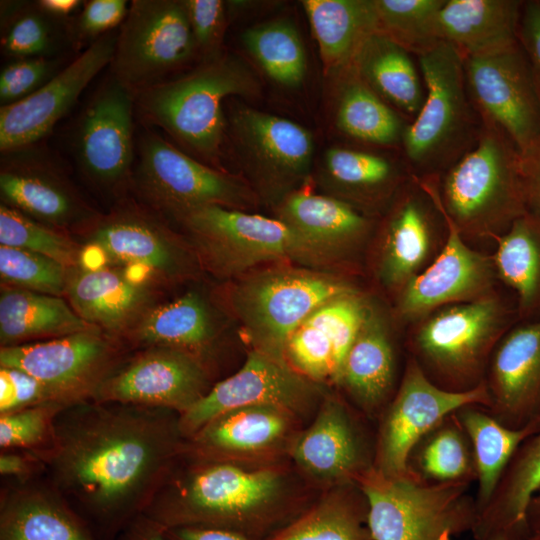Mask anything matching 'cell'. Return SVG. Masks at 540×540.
I'll return each instance as SVG.
<instances>
[{"label":"cell","instance_id":"obj_1","mask_svg":"<svg viewBox=\"0 0 540 540\" xmlns=\"http://www.w3.org/2000/svg\"><path fill=\"white\" fill-rule=\"evenodd\" d=\"M179 420L169 409L88 399L62 409L51 443L34 451L96 539L115 540L185 451Z\"/></svg>","mask_w":540,"mask_h":540},{"label":"cell","instance_id":"obj_2","mask_svg":"<svg viewBox=\"0 0 540 540\" xmlns=\"http://www.w3.org/2000/svg\"><path fill=\"white\" fill-rule=\"evenodd\" d=\"M276 464L246 465L186 450L142 514L165 528L209 527L265 540L305 508Z\"/></svg>","mask_w":540,"mask_h":540},{"label":"cell","instance_id":"obj_3","mask_svg":"<svg viewBox=\"0 0 540 540\" xmlns=\"http://www.w3.org/2000/svg\"><path fill=\"white\" fill-rule=\"evenodd\" d=\"M438 195L465 240H495L527 213L520 151L482 122L475 146L438 177Z\"/></svg>","mask_w":540,"mask_h":540},{"label":"cell","instance_id":"obj_4","mask_svg":"<svg viewBox=\"0 0 540 540\" xmlns=\"http://www.w3.org/2000/svg\"><path fill=\"white\" fill-rule=\"evenodd\" d=\"M257 87L254 74L241 59L221 53L187 74L137 94L135 111L182 147L215 162L226 130L224 101L253 94Z\"/></svg>","mask_w":540,"mask_h":540},{"label":"cell","instance_id":"obj_5","mask_svg":"<svg viewBox=\"0 0 540 540\" xmlns=\"http://www.w3.org/2000/svg\"><path fill=\"white\" fill-rule=\"evenodd\" d=\"M425 98L400 151L412 175L440 176L478 141L482 122L470 99L463 58L450 44L417 56Z\"/></svg>","mask_w":540,"mask_h":540},{"label":"cell","instance_id":"obj_6","mask_svg":"<svg viewBox=\"0 0 540 540\" xmlns=\"http://www.w3.org/2000/svg\"><path fill=\"white\" fill-rule=\"evenodd\" d=\"M510 319V310L495 292L441 307L413 323L409 357L438 387L458 393L473 390L484 383Z\"/></svg>","mask_w":540,"mask_h":540},{"label":"cell","instance_id":"obj_7","mask_svg":"<svg viewBox=\"0 0 540 540\" xmlns=\"http://www.w3.org/2000/svg\"><path fill=\"white\" fill-rule=\"evenodd\" d=\"M355 288L329 272L275 266L243 275L228 300L253 349L285 360L286 343L298 326L319 306Z\"/></svg>","mask_w":540,"mask_h":540},{"label":"cell","instance_id":"obj_8","mask_svg":"<svg viewBox=\"0 0 540 540\" xmlns=\"http://www.w3.org/2000/svg\"><path fill=\"white\" fill-rule=\"evenodd\" d=\"M356 484L368 503L373 540H450L473 528L472 483L429 484L408 472L387 476L373 467Z\"/></svg>","mask_w":540,"mask_h":540},{"label":"cell","instance_id":"obj_9","mask_svg":"<svg viewBox=\"0 0 540 540\" xmlns=\"http://www.w3.org/2000/svg\"><path fill=\"white\" fill-rule=\"evenodd\" d=\"M187 230L195 255L220 278H236L269 263L320 266L281 220L237 209L206 206L177 218Z\"/></svg>","mask_w":540,"mask_h":540},{"label":"cell","instance_id":"obj_10","mask_svg":"<svg viewBox=\"0 0 540 540\" xmlns=\"http://www.w3.org/2000/svg\"><path fill=\"white\" fill-rule=\"evenodd\" d=\"M131 188L155 211L174 218L206 206L236 209L249 200L235 178L188 155L146 126L136 131Z\"/></svg>","mask_w":540,"mask_h":540},{"label":"cell","instance_id":"obj_11","mask_svg":"<svg viewBox=\"0 0 540 540\" xmlns=\"http://www.w3.org/2000/svg\"><path fill=\"white\" fill-rule=\"evenodd\" d=\"M196 55L184 1L133 0L117 32L110 74L136 96L169 81Z\"/></svg>","mask_w":540,"mask_h":540},{"label":"cell","instance_id":"obj_12","mask_svg":"<svg viewBox=\"0 0 540 540\" xmlns=\"http://www.w3.org/2000/svg\"><path fill=\"white\" fill-rule=\"evenodd\" d=\"M135 96L111 74L79 114L71 152L82 176L98 191L120 198L131 187L136 161Z\"/></svg>","mask_w":540,"mask_h":540},{"label":"cell","instance_id":"obj_13","mask_svg":"<svg viewBox=\"0 0 540 540\" xmlns=\"http://www.w3.org/2000/svg\"><path fill=\"white\" fill-rule=\"evenodd\" d=\"M415 178L441 213L446 238L433 261L396 295L395 315L406 323L441 307L491 294L497 279L492 255L469 246L442 208L438 176Z\"/></svg>","mask_w":540,"mask_h":540},{"label":"cell","instance_id":"obj_14","mask_svg":"<svg viewBox=\"0 0 540 540\" xmlns=\"http://www.w3.org/2000/svg\"><path fill=\"white\" fill-rule=\"evenodd\" d=\"M120 338L99 329L1 347L0 366L20 369L50 387L66 405L92 399L126 358Z\"/></svg>","mask_w":540,"mask_h":540},{"label":"cell","instance_id":"obj_15","mask_svg":"<svg viewBox=\"0 0 540 540\" xmlns=\"http://www.w3.org/2000/svg\"><path fill=\"white\" fill-rule=\"evenodd\" d=\"M489 403L485 383L467 392L444 390L408 356L395 394L376 419L373 467L387 476L407 473L411 449L429 430L463 406Z\"/></svg>","mask_w":540,"mask_h":540},{"label":"cell","instance_id":"obj_16","mask_svg":"<svg viewBox=\"0 0 540 540\" xmlns=\"http://www.w3.org/2000/svg\"><path fill=\"white\" fill-rule=\"evenodd\" d=\"M212 387L205 357L173 347H148L126 357L92 399L164 408L181 415Z\"/></svg>","mask_w":540,"mask_h":540},{"label":"cell","instance_id":"obj_17","mask_svg":"<svg viewBox=\"0 0 540 540\" xmlns=\"http://www.w3.org/2000/svg\"><path fill=\"white\" fill-rule=\"evenodd\" d=\"M463 67L481 122L502 130L521 155L540 144V103L519 41L493 54L465 57Z\"/></svg>","mask_w":540,"mask_h":540},{"label":"cell","instance_id":"obj_18","mask_svg":"<svg viewBox=\"0 0 540 540\" xmlns=\"http://www.w3.org/2000/svg\"><path fill=\"white\" fill-rule=\"evenodd\" d=\"M324 397L321 384L301 375L285 360L252 349L235 374L214 384L180 415L179 426L188 439L220 414L251 405L278 406L301 419L318 408Z\"/></svg>","mask_w":540,"mask_h":540},{"label":"cell","instance_id":"obj_19","mask_svg":"<svg viewBox=\"0 0 540 540\" xmlns=\"http://www.w3.org/2000/svg\"><path fill=\"white\" fill-rule=\"evenodd\" d=\"M366 419L341 398L327 394L312 423L294 438L288 455L304 477L327 490L356 483L374 466L376 436Z\"/></svg>","mask_w":540,"mask_h":540},{"label":"cell","instance_id":"obj_20","mask_svg":"<svg viewBox=\"0 0 540 540\" xmlns=\"http://www.w3.org/2000/svg\"><path fill=\"white\" fill-rule=\"evenodd\" d=\"M90 246L109 264L140 267L152 280L174 282L196 269V255L156 217L136 205L119 203L85 230Z\"/></svg>","mask_w":540,"mask_h":540},{"label":"cell","instance_id":"obj_21","mask_svg":"<svg viewBox=\"0 0 540 540\" xmlns=\"http://www.w3.org/2000/svg\"><path fill=\"white\" fill-rule=\"evenodd\" d=\"M36 145L2 153L1 203L54 229L85 230L100 214L56 160Z\"/></svg>","mask_w":540,"mask_h":540},{"label":"cell","instance_id":"obj_22","mask_svg":"<svg viewBox=\"0 0 540 540\" xmlns=\"http://www.w3.org/2000/svg\"><path fill=\"white\" fill-rule=\"evenodd\" d=\"M116 37L109 32L92 41L33 94L0 108L1 153L36 145L52 132L89 83L110 65Z\"/></svg>","mask_w":540,"mask_h":540},{"label":"cell","instance_id":"obj_23","mask_svg":"<svg viewBox=\"0 0 540 540\" xmlns=\"http://www.w3.org/2000/svg\"><path fill=\"white\" fill-rule=\"evenodd\" d=\"M444 221L429 194L412 175L389 210L379 237L375 272L396 295L438 254Z\"/></svg>","mask_w":540,"mask_h":540},{"label":"cell","instance_id":"obj_24","mask_svg":"<svg viewBox=\"0 0 540 540\" xmlns=\"http://www.w3.org/2000/svg\"><path fill=\"white\" fill-rule=\"evenodd\" d=\"M300 418L273 405H251L215 417L187 439L186 450L246 465L274 464L288 454Z\"/></svg>","mask_w":540,"mask_h":540},{"label":"cell","instance_id":"obj_25","mask_svg":"<svg viewBox=\"0 0 540 540\" xmlns=\"http://www.w3.org/2000/svg\"><path fill=\"white\" fill-rule=\"evenodd\" d=\"M484 383L487 410L501 424L511 429L540 424V317L506 331L493 350Z\"/></svg>","mask_w":540,"mask_h":540},{"label":"cell","instance_id":"obj_26","mask_svg":"<svg viewBox=\"0 0 540 540\" xmlns=\"http://www.w3.org/2000/svg\"><path fill=\"white\" fill-rule=\"evenodd\" d=\"M370 300L355 288L319 306L288 339L285 361L316 383L337 384Z\"/></svg>","mask_w":540,"mask_h":540},{"label":"cell","instance_id":"obj_27","mask_svg":"<svg viewBox=\"0 0 540 540\" xmlns=\"http://www.w3.org/2000/svg\"><path fill=\"white\" fill-rule=\"evenodd\" d=\"M116 265L79 266L70 270L66 296L90 326L125 337L153 307L150 281L130 276Z\"/></svg>","mask_w":540,"mask_h":540},{"label":"cell","instance_id":"obj_28","mask_svg":"<svg viewBox=\"0 0 540 540\" xmlns=\"http://www.w3.org/2000/svg\"><path fill=\"white\" fill-rule=\"evenodd\" d=\"M397 367L396 345L389 320L371 299L337 385L345 391L354 408L369 419H377L400 383Z\"/></svg>","mask_w":540,"mask_h":540},{"label":"cell","instance_id":"obj_29","mask_svg":"<svg viewBox=\"0 0 540 540\" xmlns=\"http://www.w3.org/2000/svg\"><path fill=\"white\" fill-rule=\"evenodd\" d=\"M278 219L296 234L320 265L356 252L372 230L371 220L346 200L302 191L284 199Z\"/></svg>","mask_w":540,"mask_h":540},{"label":"cell","instance_id":"obj_30","mask_svg":"<svg viewBox=\"0 0 540 540\" xmlns=\"http://www.w3.org/2000/svg\"><path fill=\"white\" fill-rule=\"evenodd\" d=\"M0 540H97L84 520L42 475L5 480L0 496Z\"/></svg>","mask_w":540,"mask_h":540},{"label":"cell","instance_id":"obj_31","mask_svg":"<svg viewBox=\"0 0 540 540\" xmlns=\"http://www.w3.org/2000/svg\"><path fill=\"white\" fill-rule=\"evenodd\" d=\"M230 122L239 145L269 178L294 183L309 172L314 143L302 126L248 107L234 108Z\"/></svg>","mask_w":540,"mask_h":540},{"label":"cell","instance_id":"obj_32","mask_svg":"<svg viewBox=\"0 0 540 540\" xmlns=\"http://www.w3.org/2000/svg\"><path fill=\"white\" fill-rule=\"evenodd\" d=\"M540 488V425L517 448L491 499L477 514L474 540L530 539L526 511Z\"/></svg>","mask_w":540,"mask_h":540},{"label":"cell","instance_id":"obj_33","mask_svg":"<svg viewBox=\"0 0 540 540\" xmlns=\"http://www.w3.org/2000/svg\"><path fill=\"white\" fill-rule=\"evenodd\" d=\"M523 1L445 0L438 18L439 37L462 58L483 56L518 43Z\"/></svg>","mask_w":540,"mask_h":540},{"label":"cell","instance_id":"obj_34","mask_svg":"<svg viewBox=\"0 0 540 540\" xmlns=\"http://www.w3.org/2000/svg\"><path fill=\"white\" fill-rule=\"evenodd\" d=\"M359 77L409 123L420 111L425 87L414 55L376 32L360 48L352 64Z\"/></svg>","mask_w":540,"mask_h":540},{"label":"cell","instance_id":"obj_35","mask_svg":"<svg viewBox=\"0 0 540 540\" xmlns=\"http://www.w3.org/2000/svg\"><path fill=\"white\" fill-rule=\"evenodd\" d=\"M302 6L327 72L350 66L365 41L380 32L374 0H304Z\"/></svg>","mask_w":540,"mask_h":540},{"label":"cell","instance_id":"obj_36","mask_svg":"<svg viewBox=\"0 0 540 540\" xmlns=\"http://www.w3.org/2000/svg\"><path fill=\"white\" fill-rule=\"evenodd\" d=\"M217 333L211 307L198 292L192 291L153 306L125 338L140 349L173 347L205 357Z\"/></svg>","mask_w":540,"mask_h":540},{"label":"cell","instance_id":"obj_37","mask_svg":"<svg viewBox=\"0 0 540 540\" xmlns=\"http://www.w3.org/2000/svg\"><path fill=\"white\" fill-rule=\"evenodd\" d=\"M96 329L60 296L1 285V347L43 341Z\"/></svg>","mask_w":540,"mask_h":540},{"label":"cell","instance_id":"obj_38","mask_svg":"<svg viewBox=\"0 0 540 540\" xmlns=\"http://www.w3.org/2000/svg\"><path fill=\"white\" fill-rule=\"evenodd\" d=\"M326 169L335 185L355 203L379 207L393 202L412 174L405 161L345 147L326 152Z\"/></svg>","mask_w":540,"mask_h":540},{"label":"cell","instance_id":"obj_39","mask_svg":"<svg viewBox=\"0 0 540 540\" xmlns=\"http://www.w3.org/2000/svg\"><path fill=\"white\" fill-rule=\"evenodd\" d=\"M494 241L496 276L514 293L519 321L539 318L540 218L527 212Z\"/></svg>","mask_w":540,"mask_h":540},{"label":"cell","instance_id":"obj_40","mask_svg":"<svg viewBox=\"0 0 540 540\" xmlns=\"http://www.w3.org/2000/svg\"><path fill=\"white\" fill-rule=\"evenodd\" d=\"M265 540H373L366 497L356 483L330 488Z\"/></svg>","mask_w":540,"mask_h":540},{"label":"cell","instance_id":"obj_41","mask_svg":"<svg viewBox=\"0 0 540 540\" xmlns=\"http://www.w3.org/2000/svg\"><path fill=\"white\" fill-rule=\"evenodd\" d=\"M455 414L473 449L478 514L491 499L517 448L540 424L511 429L497 421L486 407L476 404L463 406Z\"/></svg>","mask_w":540,"mask_h":540},{"label":"cell","instance_id":"obj_42","mask_svg":"<svg viewBox=\"0 0 540 540\" xmlns=\"http://www.w3.org/2000/svg\"><path fill=\"white\" fill-rule=\"evenodd\" d=\"M341 73L344 78L336 110L339 130L362 143L400 150L409 122L383 101L359 77L352 65Z\"/></svg>","mask_w":540,"mask_h":540},{"label":"cell","instance_id":"obj_43","mask_svg":"<svg viewBox=\"0 0 540 540\" xmlns=\"http://www.w3.org/2000/svg\"><path fill=\"white\" fill-rule=\"evenodd\" d=\"M455 412L429 430L411 449L407 472L414 478L429 484L475 483L472 445Z\"/></svg>","mask_w":540,"mask_h":540},{"label":"cell","instance_id":"obj_44","mask_svg":"<svg viewBox=\"0 0 540 540\" xmlns=\"http://www.w3.org/2000/svg\"><path fill=\"white\" fill-rule=\"evenodd\" d=\"M74 43L72 22L50 16L36 2L1 4V49L12 60L62 57Z\"/></svg>","mask_w":540,"mask_h":540},{"label":"cell","instance_id":"obj_45","mask_svg":"<svg viewBox=\"0 0 540 540\" xmlns=\"http://www.w3.org/2000/svg\"><path fill=\"white\" fill-rule=\"evenodd\" d=\"M243 44L265 73L275 82L290 88L304 81L306 53L296 27L287 20L255 25L242 36Z\"/></svg>","mask_w":540,"mask_h":540},{"label":"cell","instance_id":"obj_46","mask_svg":"<svg viewBox=\"0 0 540 540\" xmlns=\"http://www.w3.org/2000/svg\"><path fill=\"white\" fill-rule=\"evenodd\" d=\"M379 31L419 56L440 42L438 18L445 0H374Z\"/></svg>","mask_w":540,"mask_h":540},{"label":"cell","instance_id":"obj_47","mask_svg":"<svg viewBox=\"0 0 540 540\" xmlns=\"http://www.w3.org/2000/svg\"><path fill=\"white\" fill-rule=\"evenodd\" d=\"M0 245L44 255L69 269L81 266L84 257L81 246L67 232L44 225L2 203Z\"/></svg>","mask_w":540,"mask_h":540},{"label":"cell","instance_id":"obj_48","mask_svg":"<svg viewBox=\"0 0 540 540\" xmlns=\"http://www.w3.org/2000/svg\"><path fill=\"white\" fill-rule=\"evenodd\" d=\"M70 270L44 255L0 245L1 285L62 297Z\"/></svg>","mask_w":540,"mask_h":540},{"label":"cell","instance_id":"obj_49","mask_svg":"<svg viewBox=\"0 0 540 540\" xmlns=\"http://www.w3.org/2000/svg\"><path fill=\"white\" fill-rule=\"evenodd\" d=\"M65 407L47 403L0 414L1 451L42 450L49 446L56 417Z\"/></svg>","mask_w":540,"mask_h":540},{"label":"cell","instance_id":"obj_50","mask_svg":"<svg viewBox=\"0 0 540 540\" xmlns=\"http://www.w3.org/2000/svg\"><path fill=\"white\" fill-rule=\"evenodd\" d=\"M62 64V57L23 58L9 62L0 73L1 107L33 94L64 67Z\"/></svg>","mask_w":540,"mask_h":540},{"label":"cell","instance_id":"obj_51","mask_svg":"<svg viewBox=\"0 0 540 540\" xmlns=\"http://www.w3.org/2000/svg\"><path fill=\"white\" fill-rule=\"evenodd\" d=\"M188 19L202 62L221 54L219 46L226 23L225 4L221 0H185Z\"/></svg>","mask_w":540,"mask_h":540},{"label":"cell","instance_id":"obj_52","mask_svg":"<svg viewBox=\"0 0 540 540\" xmlns=\"http://www.w3.org/2000/svg\"><path fill=\"white\" fill-rule=\"evenodd\" d=\"M47 403L66 405L35 377L17 368L0 366V414Z\"/></svg>","mask_w":540,"mask_h":540},{"label":"cell","instance_id":"obj_53","mask_svg":"<svg viewBox=\"0 0 540 540\" xmlns=\"http://www.w3.org/2000/svg\"><path fill=\"white\" fill-rule=\"evenodd\" d=\"M129 5L125 0H91L83 5L82 11L72 23L75 43L80 39L95 38L111 32L123 23Z\"/></svg>","mask_w":540,"mask_h":540},{"label":"cell","instance_id":"obj_54","mask_svg":"<svg viewBox=\"0 0 540 540\" xmlns=\"http://www.w3.org/2000/svg\"><path fill=\"white\" fill-rule=\"evenodd\" d=\"M518 41L528 61L540 103V0L522 2Z\"/></svg>","mask_w":540,"mask_h":540},{"label":"cell","instance_id":"obj_55","mask_svg":"<svg viewBox=\"0 0 540 540\" xmlns=\"http://www.w3.org/2000/svg\"><path fill=\"white\" fill-rule=\"evenodd\" d=\"M43 473V462L34 450H6L0 453V474L4 480L25 482Z\"/></svg>","mask_w":540,"mask_h":540},{"label":"cell","instance_id":"obj_56","mask_svg":"<svg viewBox=\"0 0 540 540\" xmlns=\"http://www.w3.org/2000/svg\"><path fill=\"white\" fill-rule=\"evenodd\" d=\"M526 209L540 218V144L521 155Z\"/></svg>","mask_w":540,"mask_h":540},{"label":"cell","instance_id":"obj_57","mask_svg":"<svg viewBox=\"0 0 540 540\" xmlns=\"http://www.w3.org/2000/svg\"><path fill=\"white\" fill-rule=\"evenodd\" d=\"M115 540H170L166 528L144 514L133 518Z\"/></svg>","mask_w":540,"mask_h":540},{"label":"cell","instance_id":"obj_58","mask_svg":"<svg viewBox=\"0 0 540 540\" xmlns=\"http://www.w3.org/2000/svg\"><path fill=\"white\" fill-rule=\"evenodd\" d=\"M166 533L170 540H249L233 531L209 527L166 528Z\"/></svg>","mask_w":540,"mask_h":540},{"label":"cell","instance_id":"obj_59","mask_svg":"<svg viewBox=\"0 0 540 540\" xmlns=\"http://www.w3.org/2000/svg\"><path fill=\"white\" fill-rule=\"evenodd\" d=\"M36 4L45 13L61 20H69L84 5L80 0H39Z\"/></svg>","mask_w":540,"mask_h":540},{"label":"cell","instance_id":"obj_60","mask_svg":"<svg viewBox=\"0 0 540 540\" xmlns=\"http://www.w3.org/2000/svg\"><path fill=\"white\" fill-rule=\"evenodd\" d=\"M526 524L530 538L540 540V488L529 502L526 511Z\"/></svg>","mask_w":540,"mask_h":540},{"label":"cell","instance_id":"obj_61","mask_svg":"<svg viewBox=\"0 0 540 540\" xmlns=\"http://www.w3.org/2000/svg\"><path fill=\"white\" fill-rule=\"evenodd\" d=\"M528 540H537V539H534V538H530V539H528Z\"/></svg>","mask_w":540,"mask_h":540}]
</instances>
